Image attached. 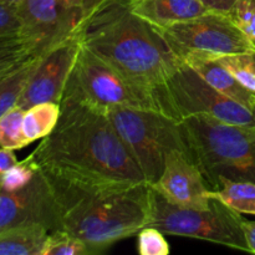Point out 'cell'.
Here are the masks:
<instances>
[{"instance_id":"obj_4","label":"cell","mask_w":255,"mask_h":255,"mask_svg":"<svg viewBox=\"0 0 255 255\" xmlns=\"http://www.w3.org/2000/svg\"><path fill=\"white\" fill-rule=\"evenodd\" d=\"M189 154L211 189L222 179L255 183V127L237 126L208 116L179 121Z\"/></svg>"},{"instance_id":"obj_33","label":"cell","mask_w":255,"mask_h":255,"mask_svg":"<svg viewBox=\"0 0 255 255\" xmlns=\"http://www.w3.org/2000/svg\"><path fill=\"white\" fill-rule=\"evenodd\" d=\"M124 1L127 2L128 5H132V4H134V2L138 1V0H124Z\"/></svg>"},{"instance_id":"obj_34","label":"cell","mask_w":255,"mask_h":255,"mask_svg":"<svg viewBox=\"0 0 255 255\" xmlns=\"http://www.w3.org/2000/svg\"><path fill=\"white\" fill-rule=\"evenodd\" d=\"M0 177H1V176H0Z\"/></svg>"},{"instance_id":"obj_21","label":"cell","mask_w":255,"mask_h":255,"mask_svg":"<svg viewBox=\"0 0 255 255\" xmlns=\"http://www.w3.org/2000/svg\"><path fill=\"white\" fill-rule=\"evenodd\" d=\"M244 87L255 94V52L223 55L216 57Z\"/></svg>"},{"instance_id":"obj_10","label":"cell","mask_w":255,"mask_h":255,"mask_svg":"<svg viewBox=\"0 0 255 255\" xmlns=\"http://www.w3.org/2000/svg\"><path fill=\"white\" fill-rule=\"evenodd\" d=\"M16 7L20 36L35 57L79 34L90 9L79 0H21Z\"/></svg>"},{"instance_id":"obj_2","label":"cell","mask_w":255,"mask_h":255,"mask_svg":"<svg viewBox=\"0 0 255 255\" xmlns=\"http://www.w3.org/2000/svg\"><path fill=\"white\" fill-rule=\"evenodd\" d=\"M80 41L153 95L182 64L161 32L124 0H97L82 22Z\"/></svg>"},{"instance_id":"obj_12","label":"cell","mask_w":255,"mask_h":255,"mask_svg":"<svg viewBox=\"0 0 255 255\" xmlns=\"http://www.w3.org/2000/svg\"><path fill=\"white\" fill-rule=\"evenodd\" d=\"M80 46L79 32L40 56L17 101V106L27 110L41 102L60 104L76 62Z\"/></svg>"},{"instance_id":"obj_6","label":"cell","mask_w":255,"mask_h":255,"mask_svg":"<svg viewBox=\"0 0 255 255\" xmlns=\"http://www.w3.org/2000/svg\"><path fill=\"white\" fill-rule=\"evenodd\" d=\"M243 219L241 213L213 196L206 208H186L171 204L151 187L149 226L164 234L201 239L251 253Z\"/></svg>"},{"instance_id":"obj_13","label":"cell","mask_w":255,"mask_h":255,"mask_svg":"<svg viewBox=\"0 0 255 255\" xmlns=\"http://www.w3.org/2000/svg\"><path fill=\"white\" fill-rule=\"evenodd\" d=\"M149 186L174 206L206 208L211 202V187L193 159L182 149L167 154L161 176Z\"/></svg>"},{"instance_id":"obj_27","label":"cell","mask_w":255,"mask_h":255,"mask_svg":"<svg viewBox=\"0 0 255 255\" xmlns=\"http://www.w3.org/2000/svg\"><path fill=\"white\" fill-rule=\"evenodd\" d=\"M20 35V19L16 5L0 2V39Z\"/></svg>"},{"instance_id":"obj_30","label":"cell","mask_w":255,"mask_h":255,"mask_svg":"<svg viewBox=\"0 0 255 255\" xmlns=\"http://www.w3.org/2000/svg\"><path fill=\"white\" fill-rule=\"evenodd\" d=\"M243 231L247 244L249 247V252L255 254V222L243 219Z\"/></svg>"},{"instance_id":"obj_5","label":"cell","mask_w":255,"mask_h":255,"mask_svg":"<svg viewBox=\"0 0 255 255\" xmlns=\"http://www.w3.org/2000/svg\"><path fill=\"white\" fill-rule=\"evenodd\" d=\"M106 114L148 184L159 178L169 152H187L179 121L173 117L128 107H112Z\"/></svg>"},{"instance_id":"obj_15","label":"cell","mask_w":255,"mask_h":255,"mask_svg":"<svg viewBox=\"0 0 255 255\" xmlns=\"http://www.w3.org/2000/svg\"><path fill=\"white\" fill-rule=\"evenodd\" d=\"M132 11L156 29L186 21L211 11L202 0H138Z\"/></svg>"},{"instance_id":"obj_23","label":"cell","mask_w":255,"mask_h":255,"mask_svg":"<svg viewBox=\"0 0 255 255\" xmlns=\"http://www.w3.org/2000/svg\"><path fill=\"white\" fill-rule=\"evenodd\" d=\"M42 255H94V253L82 239L60 229L49 234Z\"/></svg>"},{"instance_id":"obj_31","label":"cell","mask_w":255,"mask_h":255,"mask_svg":"<svg viewBox=\"0 0 255 255\" xmlns=\"http://www.w3.org/2000/svg\"><path fill=\"white\" fill-rule=\"evenodd\" d=\"M21 0H0V2H6V4H12V5H17Z\"/></svg>"},{"instance_id":"obj_14","label":"cell","mask_w":255,"mask_h":255,"mask_svg":"<svg viewBox=\"0 0 255 255\" xmlns=\"http://www.w3.org/2000/svg\"><path fill=\"white\" fill-rule=\"evenodd\" d=\"M182 61L191 66L211 86L226 96L255 110V94L244 87L214 56L206 54H186Z\"/></svg>"},{"instance_id":"obj_18","label":"cell","mask_w":255,"mask_h":255,"mask_svg":"<svg viewBox=\"0 0 255 255\" xmlns=\"http://www.w3.org/2000/svg\"><path fill=\"white\" fill-rule=\"evenodd\" d=\"M211 196L241 214L255 216V183L248 181L222 179Z\"/></svg>"},{"instance_id":"obj_1","label":"cell","mask_w":255,"mask_h":255,"mask_svg":"<svg viewBox=\"0 0 255 255\" xmlns=\"http://www.w3.org/2000/svg\"><path fill=\"white\" fill-rule=\"evenodd\" d=\"M54 131L30 154L52 183L105 188L147 183L105 111L62 95Z\"/></svg>"},{"instance_id":"obj_26","label":"cell","mask_w":255,"mask_h":255,"mask_svg":"<svg viewBox=\"0 0 255 255\" xmlns=\"http://www.w3.org/2000/svg\"><path fill=\"white\" fill-rule=\"evenodd\" d=\"M237 26L255 41V0H238L231 12Z\"/></svg>"},{"instance_id":"obj_22","label":"cell","mask_w":255,"mask_h":255,"mask_svg":"<svg viewBox=\"0 0 255 255\" xmlns=\"http://www.w3.org/2000/svg\"><path fill=\"white\" fill-rule=\"evenodd\" d=\"M31 57L35 56L20 35L0 39V79Z\"/></svg>"},{"instance_id":"obj_19","label":"cell","mask_w":255,"mask_h":255,"mask_svg":"<svg viewBox=\"0 0 255 255\" xmlns=\"http://www.w3.org/2000/svg\"><path fill=\"white\" fill-rule=\"evenodd\" d=\"M39 57H31L0 79V117L19 101Z\"/></svg>"},{"instance_id":"obj_7","label":"cell","mask_w":255,"mask_h":255,"mask_svg":"<svg viewBox=\"0 0 255 255\" xmlns=\"http://www.w3.org/2000/svg\"><path fill=\"white\" fill-rule=\"evenodd\" d=\"M161 112L181 120L208 116L237 126L255 127V110L226 96L182 64L156 91Z\"/></svg>"},{"instance_id":"obj_20","label":"cell","mask_w":255,"mask_h":255,"mask_svg":"<svg viewBox=\"0 0 255 255\" xmlns=\"http://www.w3.org/2000/svg\"><path fill=\"white\" fill-rule=\"evenodd\" d=\"M25 110L15 105L0 117V147L7 149H21L29 146L22 132Z\"/></svg>"},{"instance_id":"obj_29","label":"cell","mask_w":255,"mask_h":255,"mask_svg":"<svg viewBox=\"0 0 255 255\" xmlns=\"http://www.w3.org/2000/svg\"><path fill=\"white\" fill-rule=\"evenodd\" d=\"M17 162L19 161L15 156L14 149L1 148L0 147V176H2L6 171H9Z\"/></svg>"},{"instance_id":"obj_24","label":"cell","mask_w":255,"mask_h":255,"mask_svg":"<svg viewBox=\"0 0 255 255\" xmlns=\"http://www.w3.org/2000/svg\"><path fill=\"white\" fill-rule=\"evenodd\" d=\"M39 171V166L31 157H26L22 161L17 162L9 171L0 177V189L1 191H17L24 188L34 179L35 174Z\"/></svg>"},{"instance_id":"obj_28","label":"cell","mask_w":255,"mask_h":255,"mask_svg":"<svg viewBox=\"0 0 255 255\" xmlns=\"http://www.w3.org/2000/svg\"><path fill=\"white\" fill-rule=\"evenodd\" d=\"M238 0H202L204 5L212 11L224 12V14H231L234 5Z\"/></svg>"},{"instance_id":"obj_8","label":"cell","mask_w":255,"mask_h":255,"mask_svg":"<svg viewBox=\"0 0 255 255\" xmlns=\"http://www.w3.org/2000/svg\"><path fill=\"white\" fill-rule=\"evenodd\" d=\"M64 95L105 112L112 107L161 112L156 95L132 82L82 44Z\"/></svg>"},{"instance_id":"obj_17","label":"cell","mask_w":255,"mask_h":255,"mask_svg":"<svg viewBox=\"0 0 255 255\" xmlns=\"http://www.w3.org/2000/svg\"><path fill=\"white\" fill-rule=\"evenodd\" d=\"M61 115V105L41 102L25 110L22 132L29 143L49 136L56 127Z\"/></svg>"},{"instance_id":"obj_32","label":"cell","mask_w":255,"mask_h":255,"mask_svg":"<svg viewBox=\"0 0 255 255\" xmlns=\"http://www.w3.org/2000/svg\"><path fill=\"white\" fill-rule=\"evenodd\" d=\"M79 1H82V2H85V4H87V5H89V7H91L92 5H94L95 2L97 1V0H79Z\"/></svg>"},{"instance_id":"obj_9","label":"cell","mask_w":255,"mask_h":255,"mask_svg":"<svg viewBox=\"0 0 255 255\" xmlns=\"http://www.w3.org/2000/svg\"><path fill=\"white\" fill-rule=\"evenodd\" d=\"M174 54L196 52L219 57L239 52H255V41L234 22L231 14L208 11L201 16L157 29Z\"/></svg>"},{"instance_id":"obj_25","label":"cell","mask_w":255,"mask_h":255,"mask_svg":"<svg viewBox=\"0 0 255 255\" xmlns=\"http://www.w3.org/2000/svg\"><path fill=\"white\" fill-rule=\"evenodd\" d=\"M137 252L141 255H168L171 247L163 232L156 227H144L137 234Z\"/></svg>"},{"instance_id":"obj_16","label":"cell","mask_w":255,"mask_h":255,"mask_svg":"<svg viewBox=\"0 0 255 255\" xmlns=\"http://www.w3.org/2000/svg\"><path fill=\"white\" fill-rule=\"evenodd\" d=\"M50 232L42 226H20L0 232V255H42Z\"/></svg>"},{"instance_id":"obj_11","label":"cell","mask_w":255,"mask_h":255,"mask_svg":"<svg viewBox=\"0 0 255 255\" xmlns=\"http://www.w3.org/2000/svg\"><path fill=\"white\" fill-rule=\"evenodd\" d=\"M20 226H42L50 233L62 229L59 197L40 168L24 188L0 189V232Z\"/></svg>"},{"instance_id":"obj_3","label":"cell","mask_w":255,"mask_h":255,"mask_svg":"<svg viewBox=\"0 0 255 255\" xmlns=\"http://www.w3.org/2000/svg\"><path fill=\"white\" fill-rule=\"evenodd\" d=\"M52 186L61 204L62 229L82 239L94 254L149 226L148 183L95 189Z\"/></svg>"}]
</instances>
